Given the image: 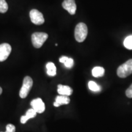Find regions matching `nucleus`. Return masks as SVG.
<instances>
[{
	"mask_svg": "<svg viewBox=\"0 0 132 132\" xmlns=\"http://www.w3.org/2000/svg\"><path fill=\"white\" fill-rule=\"evenodd\" d=\"M87 35V28L84 23H79L75 29V37L78 42H82L85 40Z\"/></svg>",
	"mask_w": 132,
	"mask_h": 132,
	"instance_id": "nucleus-1",
	"label": "nucleus"
},
{
	"mask_svg": "<svg viewBox=\"0 0 132 132\" xmlns=\"http://www.w3.org/2000/svg\"><path fill=\"white\" fill-rule=\"evenodd\" d=\"M132 73V59L120 65L117 70V75L120 78H125Z\"/></svg>",
	"mask_w": 132,
	"mask_h": 132,
	"instance_id": "nucleus-2",
	"label": "nucleus"
},
{
	"mask_svg": "<svg viewBox=\"0 0 132 132\" xmlns=\"http://www.w3.org/2000/svg\"><path fill=\"white\" fill-rule=\"evenodd\" d=\"M48 36L45 32H34L31 36L32 45L36 48H39L47 40Z\"/></svg>",
	"mask_w": 132,
	"mask_h": 132,
	"instance_id": "nucleus-3",
	"label": "nucleus"
},
{
	"mask_svg": "<svg viewBox=\"0 0 132 132\" xmlns=\"http://www.w3.org/2000/svg\"><path fill=\"white\" fill-rule=\"evenodd\" d=\"M33 81L32 78L30 77H24L23 81V85L20 90V96L21 98H24L28 95L31 87L32 86Z\"/></svg>",
	"mask_w": 132,
	"mask_h": 132,
	"instance_id": "nucleus-4",
	"label": "nucleus"
},
{
	"mask_svg": "<svg viewBox=\"0 0 132 132\" xmlns=\"http://www.w3.org/2000/svg\"><path fill=\"white\" fill-rule=\"evenodd\" d=\"M31 20L32 23L40 25L45 22L43 14L37 9H32L29 12Z\"/></svg>",
	"mask_w": 132,
	"mask_h": 132,
	"instance_id": "nucleus-5",
	"label": "nucleus"
},
{
	"mask_svg": "<svg viewBox=\"0 0 132 132\" xmlns=\"http://www.w3.org/2000/svg\"><path fill=\"white\" fill-rule=\"evenodd\" d=\"M12 48L9 44L4 43L0 45V62L4 61L11 54Z\"/></svg>",
	"mask_w": 132,
	"mask_h": 132,
	"instance_id": "nucleus-6",
	"label": "nucleus"
},
{
	"mask_svg": "<svg viewBox=\"0 0 132 132\" xmlns=\"http://www.w3.org/2000/svg\"><path fill=\"white\" fill-rule=\"evenodd\" d=\"M31 105L33 110L37 113H44L45 110V103L40 98H37L32 100L31 102Z\"/></svg>",
	"mask_w": 132,
	"mask_h": 132,
	"instance_id": "nucleus-7",
	"label": "nucleus"
},
{
	"mask_svg": "<svg viewBox=\"0 0 132 132\" xmlns=\"http://www.w3.org/2000/svg\"><path fill=\"white\" fill-rule=\"evenodd\" d=\"M62 7L71 15H74L77 10V5H76L75 0H64L62 4Z\"/></svg>",
	"mask_w": 132,
	"mask_h": 132,
	"instance_id": "nucleus-8",
	"label": "nucleus"
},
{
	"mask_svg": "<svg viewBox=\"0 0 132 132\" xmlns=\"http://www.w3.org/2000/svg\"><path fill=\"white\" fill-rule=\"evenodd\" d=\"M70 98L69 96L66 95H59L57 96L55 99V102H54L53 105L56 107H59L63 105H67L70 103Z\"/></svg>",
	"mask_w": 132,
	"mask_h": 132,
	"instance_id": "nucleus-9",
	"label": "nucleus"
},
{
	"mask_svg": "<svg viewBox=\"0 0 132 132\" xmlns=\"http://www.w3.org/2000/svg\"><path fill=\"white\" fill-rule=\"evenodd\" d=\"M57 90L60 95H66V96H69L73 93V90L70 87L62 85H59L57 86Z\"/></svg>",
	"mask_w": 132,
	"mask_h": 132,
	"instance_id": "nucleus-10",
	"label": "nucleus"
},
{
	"mask_svg": "<svg viewBox=\"0 0 132 132\" xmlns=\"http://www.w3.org/2000/svg\"><path fill=\"white\" fill-rule=\"evenodd\" d=\"M36 114L37 113L33 110L32 108L29 109L27 111L26 113L25 116H22L21 117L20 121L21 123H25L28 120H29V119L33 118L36 116Z\"/></svg>",
	"mask_w": 132,
	"mask_h": 132,
	"instance_id": "nucleus-11",
	"label": "nucleus"
},
{
	"mask_svg": "<svg viewBox=\"0 0 132 132\" xmlns=\"http://www.w3.org/2000/svg\"><path fill=\"white\" fill-rule=\"evenodd\" d=\"M59 62L63 63L64 65L69 69L72 68L74 64V61L73 59L65 56H62L59 58Z\"/></svg>",
	"mask_w": 132,
	"mask_h": 132,
	"instance_id": "nucleus-12",
	"label": "nucleus"
},
{
	"mask_svg": "<svg viewBox=\"0 0 132 132\" xmlns=\"http://www.w3.org/2000/svg\"><path fill=\"white\" fill-rule=\"evenodd\" d=\"M46 68H47V73L48 75L50 77H54L56 75V67L54 63L52 62H48L46 65Z\"/></svg>",
	"mask_w": 132,
	"mask_h": 132,
	"instance_id": "nucleus-13",
	"label": "nucleus"
},
{
	"mask_svg": "<svg viewBox=\"0 0 132 132\" xmlns=\"http://www.w3.org/2000/svg\"><path fill=\"white\" fill-rule=\"evenodd\" d=\"M92 74L95 78L103 77L105 74V69L102 67H95L92 69Z\"/></svg>",
	"mask_w": 132,
	"mask_h": 132,
	"instance_id": "nucleus-14",
	"label": "nucleus"
},
{
	"mask_svg": "<svg viewBox=\"0 0 132 132\" xmlns=\"http://www.w3.org/2000/svg\"><path fill=\"white\" fill-rule=\"evenodd\" d=\"M89 89L93 92H100L102 90V87L100 85H97L96 82L93 81H90L88 82Z\"/></svg>",
	"mask_w": 132,
	"mask_h": 132,
	"instance_id": "nucleus-15",
	"label": "nucleus"
},
{
	"mask_svg": "<svg viewBox=\"0 0 132 132\" xmlns=\"http://www.w3.org/2000/svg\"><path fill=\"white\" fill-rule=\"evenodd\" d=\"M123 45L128 50H132V35L127 37L123 41Z\"/></svg>",
	"mask_w": 132,
	"mask_h": 132,
	"instance_id": "nucleus-16",
	"label": "nucleus"
},
{
	"mask_svg": "<svg viewBox=\"0 0 132 132\" xmlns=\"http://www.w3.org/2000/svg\"><path fill=\"white\" fill-rule=\"evenodd\" d=\"M8 10V5L6 0H0V12L5 13Z\"/></svg>",
	"mask_w": 132,
	"mask_h": 132,
	"instance_id": "nucleus-17",
	"label": "nucleus"
},
{
	"mask_svg": "<svg viewBox=\"0 0 132 132\" xmlns=\"http://www.w3.org/2000/svg\"><path fill=\"white\" fill-rule=\"evenodd\" d=\"M15 127L12 124H8L6 126V132H15Z\"/></svg>",
	"mask_w": 132,
	"mask_h": 132,
	"instance_id": "nucleus-18",
	"label": "nucleus"
},
{
	"mask_svg": "<svg viewBox=\"0 0 132 132\" xmlns=\"http://www.w3.org/2000/svg\"><path fill=\"white\" fill-rule=\"evenodd\" d=\"M125 94L126 96L128 97V98H132V84L125 91Z\"/></svg>",
	"mask_w": 132,
	"mask_h": 132,
	"instance_id": "nucleus-19",
	"label": "nucleus"
},
{
	"mask_svg": "<svg viewBox=\"0 0 132 132\" xmlns=\"http://www.w3.org/2000/svg\"><path fill=\"white\" fill-rule=\"evenodd\" d=\"M2 92H3V89H2V88H1V87H0V95H1V94H2Z\"/></svg>",
	"mask_w": 132,
	"mask_h": 132,
	"instance_id": "nucleus-20",
	"label": "nucleus"
}]
</instances>
